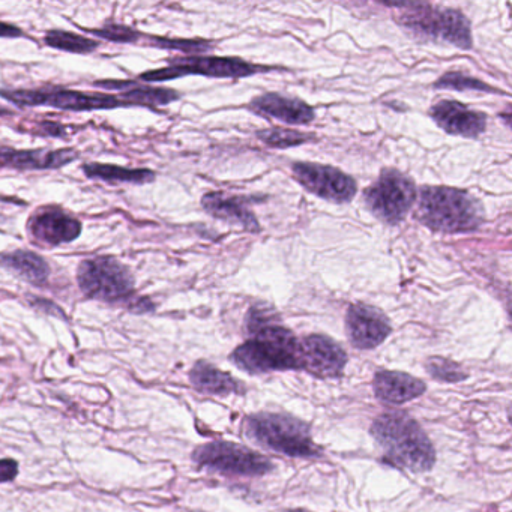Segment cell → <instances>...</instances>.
<instances>
[{
	"label": "cell",
	"mask_w": 512,
	"mask_h": 512,
	"mask_svg": "<svg viewBox=\"0 0 512 512\" xmlns=\"http://www.w3.org/2000/svg\"><path fill=\"white\" fill-rule=\"evenodd\" d=\"M370 434L382 449V461L413 473L430 472L436 464V449L424 428L403 410L380 413Z\"/></svg>",
	"instance_id": "cell-1"
},
{
	"label": "cell",
	"mask_w": 512,
	"mask_h": 512,
	"mask_svg": "<svg viewBox=\"0 0 512 512\" xmlns=\"http://www.w3.org/2000/svg\"><path fill=\"white\" fill-rule=\"evenodd\" d=\"M251 335L230 353V362L239 370L253 376L272 371H302L301 340L290 329L272 323Z\"/></svg>",
	"instance_id": "cell-2"
},
{
	"label": "cell",
	"mask_w": 512,
	"mask_h": 512,
	"mask_svg": "<svg viewBox=\"0 0 512 512\" xmlns=\"http://www.w3.org/2000/svg\"><path fill=\"white\" fill-rule=\"evenodd\" d=\"M416 220L433 232H475L484 223L481 202L467 191L451 187H422Z\"/></svg>",
	"instance_id": "cell-3"
},
{
	"label": "cell",
	"mask_w": 512,
	"mask_h": 512,
	"mask_svg": "<svg viewBox=\"0 0 512 512\" xmlns=\"http://www.w3.org/2000/svg\"><path fill=\"white\" fill-rule=\"evenodd\" d=\"M242 431L256 445L286 457H323L322 446L311 436L310 424L287 413H251L242 422Z\"/></svg>",
	"instance_id": "cell-4"
},
{
	"label": "cell",
	"mask_w": 512,
	"mask_h": 512,
	"mask_svg": "<svg viewBox=\"0 0 512 512\" xmlns=\"http://www.w3.org/2000/svg\"><path fill=\"white\" fill-rule=\"evenodd\" d=\"M386 7L403 8L404 14L398 22L415 37L431 41H442L461 50L473 46L470 23L464 14L457 10L433 8L424 2H404L385 4Z\"/></svg>",
	"instance_id": "cell-5"
},
{
	"label": "cell",
	"mask_w": 512,
	"mask_h": 512,
	"mask_svg": "<svg viewBox=\"0 0 512 512\" xmlns=\"http://www.w3.org/2000/svg\"><path fill=\"white\" fill-rule=\"evenodd\" d=\"M191 460L199 469L226 476L257 478L275 470L274 463L266 455L227 440H214L196 446Z\"/></svg>",
	"instance_id": "cell-6"
},
{
	"label": "cell",
	"mask_w": 512,
	"mask_h": 512,
	"mask_svg": "<svg viewBox=\"0 0 512 512\" xmlns=\"http://www.w3.org/2000/svg\"><path fill=\"white\" fill-rule=\"evenodd\" d=\"M77 281L89 299L112 304L130 301L136 289V280L130 269L110 256L83 260L77 271Z\"/></svg>",
	"instance_id": "cell-7"
},
{
	"label": "cell",
	"mask_w": 512,
	"mask_h": 512,
	"mask_svg": "<svg viewBox=\"0 0 512 512\" xmlns=\"http://www.w3.org/2000/svg\"><path fill=\"white\" fill-rule=\"evenodd\" d=\"M416 185L397 169H385L379 179L364 191L368 211L388 226H397L416 203Z\"/></svg>",
	"instance_id": "cell-8"
},
{
	"label": "cell",
	"mask_w": 512,
	"mask_h": 512,
	"mask_svg": "<svg viewBox=\"0 0 512 512\" xmlns=\"http://www.w3.org/2000/svg\"><path fill=\"white\" fill-rule=\"evenodd\" d=\"M0 97L16 106H50L55 109L86 112V110H107L128 106L116 97L106 94H85V92L68 91L61 88L17 89V91H0Z\"/></svg>",
	"instance_id": "cell-9"
},
{
	"label": "cell",
	"mask_w": 512,
	"mask_h": 512,
	"mask_svg": "<svg viewBox=\"0 0 512 512\" xmlns=\"http://www.w3.org/2000/svg\"><path fill=\"white\" fill-rule=\"evenodd\" d=\"M269 68L248 64L242 59L233 58H179L172 59L169 67L161 70L148 71L140 79L145 82H167L185 76L215 77V79H239V77L254 76L259 71Z\"/></svg>",
	"instance_id": "cell-10"
},
{
	"label": "cell",
	"mask_w": 512,
	"mask_h": 512,
	"mask_svg": "<svg viewBox=\"0 0 512 512\" xmlns=\"http://www.w3.org/2000/svg\"><path fill=\"white\" fill-rule=\"evenodd\" d=\"M296 181L314 196L328 202L349 203L358 191L355 179L337 167L316 163H295L292 166Z\"/></svg>",
	"instance_id": "cell-11"
},
{
	"label": "cell",
	"mask_w": 512,
	"mask_h": 512,
	"mask_svg": "<svg viewBox=\"0 0 512 512\" xmlns=\"http://www.w3.org/2000/svg\"><path fill=\"white\" fill-rule=\"evenodd\" d=\"M302 371L317 379H340L349 356L346 350L322 334H313L301 340Z\"/></svg>",
	"instance_id": "cell-12"
},
{
	"label": "cell",
	"mask_w": 512,
	"mask_h": 512,
	"mask_svg": "<svg viewBox=\"0 0 512 512\" xmlns=\"http://www.w3.org/2000/svg\"><path fill=\"white\" fill-rule=\"evenodd\" d=\"M346 331L355 349L373 350L392 334V326L379 308L352 304L346 314Z\"/></svg>",
	"instance_id": "cell-13"
},
{
	"label": "cell",
	"mask_w": 512,
	"mask_h": 512,
	"mask_svg": "<svg viewBox=\"0 0 512 512\" xmlns=\"http://www.w3.org/2000/svg\"><path fill=\"white\" fill-rule=\"evenodd\" d=\"M28 232L35 244L58 247L70 244L82 235V223L58 208H47L32 215Z\"/></svg>",
	"instance_id": "cell-14"
},
{
	"label": "cell",
	"mask_w": 512,
	"mask_h": 512,
	"mask_svg": "<svg viewBox=\"0 0 512 512\" xmlns=\"http://www.w3.org/2000/svg\"><path fill=\"white\" fill-rule=\"evenodd\" d=\"M430 116L437 127L451 136L476 139L487 130V116L469 109L458 101L442 100L430 109Z\"/></svg>",
	"instance_id": "cell-15"
},
{
	"label": "cell",
	"mask_w": 512,
	"mask_h": 512,
	"mask_svg": "<svg viewBox=\"0 0 512 512\" xmlns=\"http://www.w3.org/2000/svg\"><path fill=\"white\" fill-rule=\"evenodd\" d=\"M373 391L377 400L401 406L422 397L427 385L418 377L403 371L379 370L373 377Z\"/></svg>",
	"instance_id": "cell-16"
},
{
	"label": "cell",
	"mask_w": 512,
	"mask_h": 512,
	"mask_svg": "<svg viewBox=\"0 0 512 512\" xmlns=\"http://www.w3.org/2000/svg\"><path fill=\"white\" fill-rule=\"evenodd\" d=\"M250 110L266 119H277L287 125H307L314 121L316 113L299 98L283 97L280 94H265L254 98Z\"/></svg>",
	"instance_id": "cell-17"
},
{
	"label": "cell",
	"mask_w": 512,
	"mask_h": 512,
	"mask_svg": "<svg viewBox=\"0 0 512 512\" xmlns=\"http://www.w3.org/2000/svg\"><path fill=\"white\" fill-rule=\"evenodd\" d=\"M77 152L73 149L61 151H17V149L0 148V167L19 170L61 169L76 160Z\"/></svg>",
	"instance_id": "cell-18"
},
{
	"label": "cell",
	"mask_w": 512,
	"mask_h": 512,
	"mask_svg": "<svg viewBox=\"0 0 512 512\" xmlns=\"http://www.w3.org/2000/svg\"><path fill=\"white\" fill-rule=\"evenodd\" d=\"M202 206L209 215L226 221L235 226H241L248 232H260V224L251 212L247 200L241 197H230L223 193H209L203 196Z\"/></svg>",
	"instance_id": "cell-19"
},
{
	"label": "cell",
	"mask_w": 512,
	"mask_h": 512,
	"mask_svg": "<svg viewBox=\"0 0 512 512\" xmlns=\"http://www.w3.org/2000/svg\"><path fill=\"white\" fill-rule=\"evenodd\" d=\"M190 382L193 388L202 394L220 395V397L247 394L244 383L206 361H197L193 365L190 370Z\"/></svg>",
	"instance_id": "cell-20"
},
{
	"label": "cell",
	"mask_w": 512,
	"mask_h": 512,
	"mask_svg": "<svg viewBox=\"0 0 512 512\" xmlns=\"http://www.w3.org/2000/svg\"><path fill=\"white\" fill-rule=\"evenodd\" d=\"M95 86L104 89H121V98L124 103L128 106H166V104L173 103V101L179 100L178 92L172 91V89L164 88H152V86L137 85L134 82H118V80H106V82H97Z\"/></svg>",
	"instance_id": "cell-21"
},
{
	"label": "cell",
	"mask_w": 512,
	"mask_h": 512,
	"mask_svg": "<svg viewBox=\"0 0 512 512\" xmlns=\"http://www.w3.org/2000/svg\"><path fill=\"white\" fill-rule=\"evenodd\" d=\"M0 266L34 286H44L50 277L49 263L32 251L16 250L0 254Z\"/></svg>",
	"instance_id": "cell-22"
},
{
	"label": "cell",
	"mask_w": 512,
	"mask_h": 512,
	"mask_svg": "<svg viewBox=\"0 0 512 512\" xmlns=\"http://www.w3.org/2000/svg\"><path fill=\"white\" fill-rule=\"evenodd\" d=\"M83 172L89 178L103 179L107 182H127V184H149L154 182L155 173L148 169H125L112 164H85Z\"/></svg>",
	"instance_id": "cell-23"
},
{
	"label": "cell",
	"mask_w": 512,
	"mask_h": 512,
	"mask_svg": "<svg viewBox=\"0 0 512 512\" xmlns=\"http://www.w3.org/2000/svg\"><path fill=\"white\" fill-rule=\"evenodd\" d=\"M44 41H46L47 46L52 47V49L62 50V52L68 53H77V55H86V53H92L98 49L97 41L67 31L47 32Z\"/></svg>",
	"instance_id": "cell-24"
},
{
	"label": "cell",
	"mask_w": 512,
	"mask_h": 512,
	"mask_svg": "<svg viewBox=\"0 0 512 512\" xmlns=\"http://www.w3.org/2000/svg\"><path fill=\"white\" fill-rule=\"evenodd\" d=\"M425 371L440 383H460L469 379V373L457 362L442 356H431L425 361Z\"/></svg>",
	"instance_id": "cell-25"
},
{
	"label": "cell",
	"mask_w": 512,
	"mask_h": 512,
	"mask_svg": "<svg viewBox=\"0 0 512 512\" xmlns=\"http://www.w3.org/2000/svg\"><path fill=\"white\" fill-rule=\"evenodd\" d=\"M257 137L266 145L277 149L295 148V146L304 145L308 140L313 139L308 134L284 130V128H271V130L259 131Z\"/></svg>",
	"instance_id": "cell-26"
},
{
	"label": "cell",
	"mask_w": 512,
	"mask_h": 512,
	"mask_svg": "<svg viewBox=\"0 0 512 512\" xmlns=\"http://www.w3.org/2000/svg\"><path fill=\"white\" fill-rule=\"evenodd\" d=\"M436 89H451V91L497 92L491 86L485 85L481 80L473 79L461 73H446L437 80Z\"/></svg>",
	"instance_id": "cell-27"
},
{
	"label": "cell",
	"mask_w": 512,
	"mask_h": 512,
	"mask_svg": "<svg viewBox=\"0 0 512 512\" xmlns=\"http://www.w3.org/2000/svg\"><path fill=\"white\" fill-rule=\"evenodd\" d=\"M91 32L95 37L104 38V40L113 41V43H139L140 38H142L140 32L125 25H106L104 28Z\"/></svg>",
	"instance_id": "cell-28"
},
{
	"label": "cell",
	"mask_w": 512,
	"mask_h": 512,
	"mask_svg": "<svg viewBox=\"0 0 512 512\" xmlns=\"http://www.w3.org/2000/svg\"><path fill=\"white\" fill-rule=\"evenodd\" d=\"M151 43L160 49L166 50H182L187 53H199L209 50V44L205 41H190V40H169V38H151Z\"/></svg>",
	"instance_id": "cell-29"
},
{
	"label": "cell",
	"mask_w": 512,
	"mask_h": 512,
	"mask_svg": "<svg viewBox=\"0 0 512 512\" xmlns=\"http://www.w3.org/2000/svg\"><path fill=\"white\" fill-rule=\"evenodd\" d=\"M19 463L13 458H2L0 460V484L14 481L19 475Z\"/></svg>",
	"instance_id": "cell-30"
},
{
	"label": "cell",
	"mask_w": 512,
	"mask_h": 512,
	"mask_svg": "<svg viewBox=\"0 0 512 512\" xmlns=\"http://www.w3.org/2000/svg\"><path fill=\"white\" fill-rule=\"evenodd\" d=\"M23 32L17 26L0 22V38H20Z\"/></svg>",
	"instance_id": "cell-31"
},
{
	"label": "cell",
	"mask_w": 512,
	"mask_h": 512,
	"mask_svg": "<svg viewBox=\"0 0 512 512\" xmlns=\"http://www.w3.org/2000/svg\"><path fill=\"white\" fill-rule=\"evenodd\" d=\"M283 512H311V511H307V509H287V511H283Z\"/></svg>",
	"instance_id": "cell-32"
},
{
	"label": "cell",
	"mask_w": 512,
	"mask_h": 512,
	"mask_svg": "<svg viewBox=\"0 0 512 512\" xmlns=\"http://www.w3.org/2000/svg\"><path fill=\"white\" fill-rule=\"evenodd\" d=\"M191 512H203V511H191Z\"/></svg>",
	"instance_id": "cell-33"
}]
</instances>
